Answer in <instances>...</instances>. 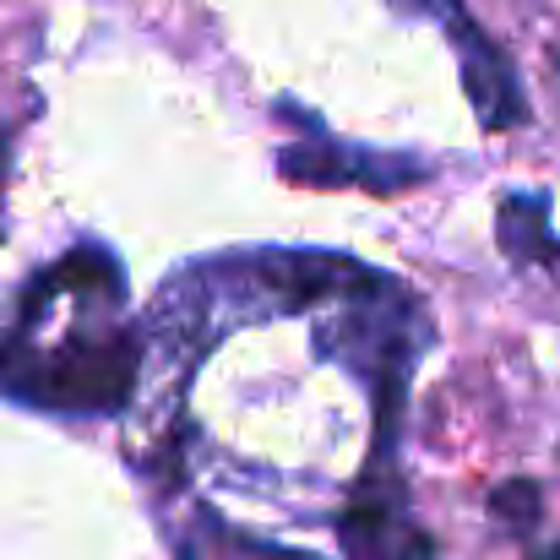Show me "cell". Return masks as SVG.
Wrapping results in <instances>:
<instances>
[{"mask_svg":"<svg viewBox=\"0 0 560 560\" xmlns=\"http://www.w3.org/2000/svg\"><path fill=\"white\" fill-rule=\"evenodd\" d=\"M424 343L419 300L354 256L180 267L126 402L175 560H435L397 457Z\"/></svg>","mask_w":560,"mask_h":560,"instance_id":"obj_1","label":"cell"},{"mask_svg":"<svg viewBox=\"0 0 560 560\" xmlns=\"http://www.w3.org/2000/svg\"><path fill=\"white\" fill-rule=\"evenodd\" d=\"M142 371V322L126 267L104 245H71L16 300L0 338V397L44 413H126Z\"/></svg>","mask_w":560,"mask_h":560,"instance_id":"obj_2","label":"cell"},{"mask_svg":"<svg viewBox=\"0 0 560 560\" xmlns=\"http://www.w3.org/2000/svg\"><path fill=\"white\" fill-rule=\"evenodd\" d=\"M413 5H430V11L446 22V33H452V44H457V55H463V71H468V93H474L479 120H485L490 131L517 126V120L528 115V98H523V88H517L512 60L479 33V22L463 16L457 0H413Z\"/></svg>","mask_w":560,"mask_h":560,"instance_id":"obj_3","label":"cell"},{"mask_svg":"<svg viewBox=\"0 0 560 560\" xmlns=\"http://www.w3.org/2000/svg\"><path fill=\"white\" fill-rule=\"evenodd\" d=\"M534 560H560V545H556V550H545V556H534Z\"/></svg>","mask_w":560,"mask_h":560,"instance_id":"obj_4","label":"cell"}]
</instances>
